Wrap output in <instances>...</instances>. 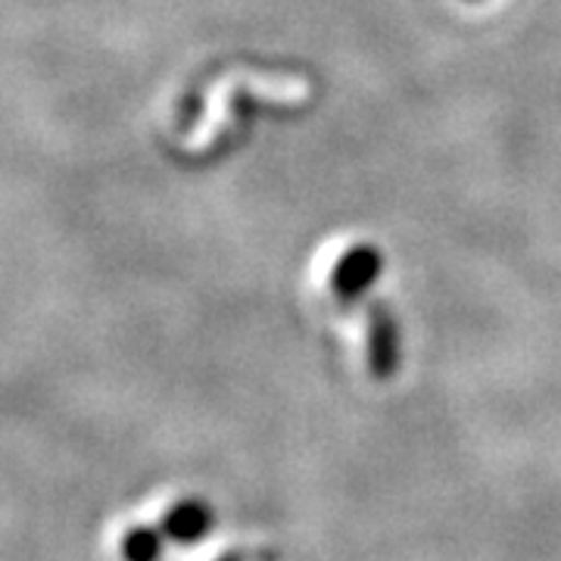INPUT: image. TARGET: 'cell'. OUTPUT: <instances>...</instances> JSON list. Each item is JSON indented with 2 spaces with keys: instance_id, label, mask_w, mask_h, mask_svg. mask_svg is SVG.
Masks as SVG:
<instances>
[{
  "instance_id": "cell-1",
  "label": "cell",
  "mask_w": 561,
  "mask_h": 561,
  "mask_svg": "<svg viewBox=\"0 0 561 561\" xmlns=\"http://www.w3.org/2000/svg\"><path fill=\"white\" fill-rule=\"evenodd\" d=\"M383 268V256L371 243H356L331 265V290L341 302H356L378 280Z\"/></svg>"
},
{
  "instance_id": "cell-2",
  "label": "cell",
  "mask_w": 561,
  "mask_h": 561,
  "mask_svg": "<svg viewBox=\"0 0 561 561\" xmlns=\"http://www.w3.org/2000/svg\"><path fill=\"white\" fill-rule=\"evenodd\" d=\"M400 365V331L390 309L375 306L368 316V368L378 381L393 378Z\"/></svg>"
},
{
  "instance_id": "cell-3",
  "label": "cell",
  "mask_w": 561,
  "mask_h": 561,
  "mask_svg": "<svg viewBox=\"0 0 561 561\" xmlns=\"http://www.w3.org/2000/svg\"><path fill=\"white\" fill-rule=\"evenodd\" d=\"M213 527V508L203 500H181L162 518V534L175 542H194Z\"/></svg>"
},
{
  "instance_id": "cell-4",
  "label": "cell",
  "mask_w": 561,
  "mask_h": 561,
  "mask_svg": "<svg viewBox=\"0 0 561 561\" xmlns=\"http://www.w3.org/2000/svg\"><path fill=\"white\" fill-rule=\"evenodd\" d=\"M162 552V530L153 527H135L122 540V556L125 561H157Z\"/></svg>"
},
{
  "instance_id": "cell-5",
  "label": "cell",
  "mask_w": 561,
  "mask_h": 561,
  "mask_svg": "<svg viewBox=\"0 0 561 561\" xmlns=\"http://www.w3.org/2000/svg\"><path fill=\"white\" fill-rule=\"evenodd\" d=\"M219 561H243V556H238V552H228V556H225V559H219Z\"/></svg>"
}]
</instances>
